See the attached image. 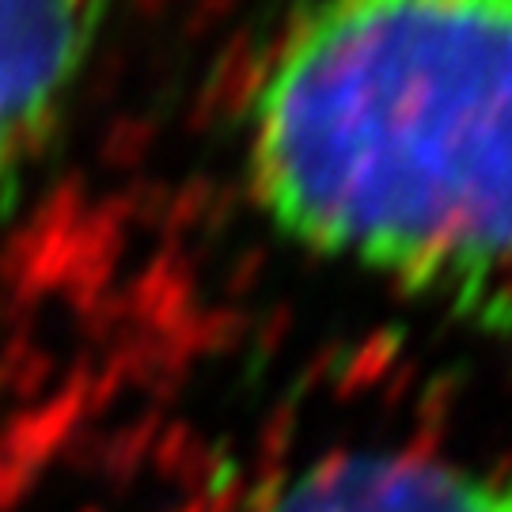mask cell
<instances>
[{"instance_id":"cell-3","label":"cell","mask_w":512,"mask_h":512,"mask_svg":"<svg viewBox=\"0 0 512 512\" xmlns=\"http://www.w3.org/2000/svg\"><path fill=\"white\" fill-rule=\"evenodd\" d=\"M247 512H512V459L346 444L281 471Z\"/></svg>"},{"instance_id":"cell-2","label":"cell","mask_w":512,"mask_h":512,"mask_svg":"<svg viewBox=\"0 0 512 512\" xmlns=\"http://www.w3.org/2000/svg\"><path fill=\"white\" fill-rule=\"evenodd\" d=\"M99 38L103 0H0V217L61 141Z\"/></svg>"},{"instance_id":"cell-1","label":"cell","mask_w":512,"mask_h":512,"mask_svg":"<svg viewBox=\"0 0 512 512\" xmlns=\"http://www.w3.org/2000/svg\"><path fill=\"white\" fill-rule=\"evenodd\" d=\"M236 145L255 217L296 255L512 323V0H304Z\"/></svg>"}]
</instances>
